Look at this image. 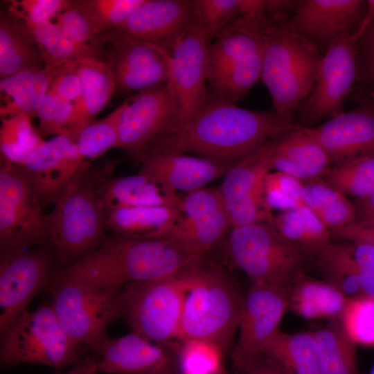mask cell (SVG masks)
Returning a JSON list of instances; mask_svg holds the SVG:
<instances>
[{"mask_svg": "<svg viewBox=\"0 0 374 374\" xmlns=\"http://www.w3.org/2000/svg\"><path fill=\"white\" fill-rule=\"evenodd\" d=\"M220 374H228V373L226 372V371H224V372H222V373H220Z\"/></svg>", "mask_w": 374, "mask_h": 374, "instance_id": "62", "label": "cell"}, {"mask_svg": "<svg viewBox=\"0 0 374 374\" xmlns=\"http://www.w3.org/2000/svg\"><path fill=\"white\" fill-rule=\"evenodd\" d=\"M359 66L358 81L374 85V21L356 40Z\"/></svg>", "mask_w": 374, "mask_h": 374, "instance_id": "51", "label": "cell"}, {"mask_svg": "<svg viewBox=\"0 0 374 374\" xmlns=\"http://www.w3.org/2000/svg\"><path fill=\"white\" fill-rule=\"evenodd\" d=\"M370 374H374V365H373V368H372V369H371V371L370 372Z\"/></svg>", "mask_w": 374, "mask_h": 374, "instance_id": "61", "label": "cell"}, {"mask_svg": "<svg viewBox=\"0 0 374 374\" xmlns=\"http://www.w3.org/2000/svg\"><path fill=\"white\" fill-rule=\"evenodd\" d=\"M294 127L274 109L250 110L208 95L188 122L147 145L238 163Z\"/></svg>", "mask_w": 374, "mask_h": 374, "instance_id": "1", "label": "cell"}, {"mask_svg": "<svg viewBox=\"0 0 374 374\" xmlns=\"http://www.w3.org/2000/svg\"><path fill=\"white\" fill-rule=\"evenodd\" d=\"M112 44L105 62L113 73L116 92L138 93L168 81V53L134 41L119 40Z\"/></svg>", "mask_w": 374, "mask_h": 374, "instance_id": "22", "label": "cell"}, {"mask_svg": "<svg viewBox=\"0 0 374 374\" xmlns=\"http://www.w3.org/2000/svg\"><path fill=\"white\" fill-rule=\"evenodd\" d=\"M346 196L327 184L312 183L303 185L301 192V203L314 213Z\"/></svg>", "mask_w": 374, "mask_h": 374, "instance_id": "54", "label": "cell"}, {"mask_svg": "<svg viewBox=\"0 0 374 374\" xmlns=\"http://www.w3.org/2000/svg\"><path fill=\"white\" fill-rule=\"evenodd\" d=\"M177 353V363L182 374H220L225 371L224 350L202 339L182 341Z\"/></svg>", "mask_w": 374, "mask_h": 374, "instance_id": "44", "label": "cell"}, {"mask_svg": "<svg viewBox=\"0 0 374 374\" xmlns=\"http://www.w3.org/2000/svg\"><path fill=\"white\" fill-rule=\"evenodd\" d=\"M70 6L71 0H14L8 11L12 20L35 24L53 21Z\"/></svg>", "mask_w": 374, "mask_h": 374, "instance_id": "49", "label": "cell"}, {"mask_svg": "<svg viewBox=\"0 0 374 374\" xmlns=\"http://www.w3.org/2000/svg\"><path fill=\"white\" fill-rule=\"evenodd\" d=\"M355 219L354 222L374 225V194L353 203Z\"/></svg>", "mask_w": 374, "mask_h": 374, "instance_id": "56", "label": "cell"}, {"mask_svg": "<svg viewBox=\"0 0 374 374\" xmlns=\"http://www.w3.org/2000/svg\"><path fill=\"white\" fill-rule=\"evenodd\" d=\"M73 107V104L58 98L49 88L36 114L41 136H54L66 132Z\"/></svg>", "mask_w": 374, "mask_h": 374, "instance_id": "48", "label": "cell"}, {"mask_svg": "<svg viewBox=\"0 0 374 374\" xmlns=\"http://www.w3.org/2000/svg\"><path fill=\"white\" fill-rule=\"evenodd\" d=\"M11 21L14 28L39 49L47 65L60 67L69 62L93 57L76 46L53 21L34 24Z\"/></svg>", "mask_w": 374, "mask_h": 374, "instance_id": "35", "label": "cell"}, {"mask_svg": "<svg viewBox=\"0 0 374 374\" xmlns=\"http://www.w3.org/2000/svg\"><path fill=\"white\" fill-rule=\"evenodd\" d=\"M328 282L348 298L362 294L359 269L350 244L331 242L315 253Z\"/></svg>", "mask_w": 374, "mask_h": 374, "instance_id": "38", "label": "cell"}, {"mask_svg": "<svg viewBox=\"0 0 374 374\" xmlns=\"http://www.w3.org/2000/svg\"><path fill=\"white\" fill-rule=\"evenodd\" d=\"M269 19L261 78L271 96L274 109L292 122L299 105L312 89L323 55L292 30L287 21Z\"/></svg>", "mask_w": 374, "mask_h": 374, "instance_id": "4", "label": "cell"}, {"mask_svg": "<svg viewBox=\"0 0 374 374\" xmlns=\"http://www.w3.org/2000/svg\"><path fill=\"white\" fill-rule=\"evenodd\" d=\"M356 42L352 32L342 33L323 55L317 80L297 112L303 127L344 112V102L358 81Z\"/></svg>", "mask_w": 374, "mask_h": 374, "instance_id": "11", "label": "cell"}, {"mask_svg": "<svg viewBox=\"0 0 374 374\" xmlns=\"http://www.w3.org/2000/svg\"><path fill=\"white\" fill-rule=\"evenodd\" d=\"M312 333L319 374H358L356 344L339 319Z\"/></svg>", "mask_w": 374, "mask_h": 374, "instance_id": "33", "label": "cell"}, {"mask_svg": "<svg viewBox=\"0 0 374 374\" xmlns=\"http://www.w3.org/2000/svg\"><path fill=\"white\" fill-rule=\"evenodd\" d=\"M303 128L336 164L374 153V104L370 100L321 125Z\"/></svg>", "mask_w": 374, "mask_h": 374, "instance_id": "23", "label": "cell"}, {"mask_svg": "<svg viewBox=\"0 0 374 374\" xmlns=\"http://www.w3.org/2000/svg\"><path fill=\"white\" fill-rule=\"evenodd\" d=\"M127 99L103 118L80 130L76 136L79 153L89 165L108 150L118 148L119 120Z\"/></svg>", "mask_w": 374, "mask_h": 374, "instance_id": "42", "label": "cell"}, {"mask_svg": "<svg viewBox=\"0 0 374 374\" xmlns=\"http://www.w3.org/2000/svg\"><path fill=\"white\" fill-rule=\"evenodd\" d=\"M178 125L177 111L168 82L141 91L127 98L121 115L118 148L134 157Z\"/></svg>", "mask_w": 374, "mask_h": 374, "instance_id": "16", "label": "cell"}, {"mask_svg": "<svg viewBox=\"0 0 374 374\" xmlns=\"http://www.w3.org/2000/svg\"><path fill=\"white\" fill-rule=\"evenodd\" d=\"M258 358L287 374H319L312 332L285 333L278 330Z\"/></svg>", "mask_w": 374, "mask_h": 374, "instance_id": "31", "label": "cell"}, {"mask_svg": "<svg viewBox=\"0 0 374 374\" xmlns=\"http://www.w3.org/2000/svg\"><path fill=\"white\" fill-rule=\"evenodd\" d=\"M55 23L76 46L90 57L102 59L100 55L105 44L108 42L107 36L97 34L87 18L72 6L71 0L70 8L60 13Z\"/></svg>", "mask_w": 374, "mask_h": 374, "instance_id": "46", "label": "cell"}, {"mask_svg": "<svg viewBox=\"0 0 374 374\" xmlns=\"http://www.w3.org/2000/svg\"><path fill=\"white\" fill-rule=\"evenodd\" d=\"M354 258L360 278L362 292L374 296V244L352 242Z\"/></svg>", "mask_w": 374, "mask_h": 374, "instance_id": "52", "label": "cell"}, {"mask_svg": "<svg viewBox=\"0 0 374 374\" xmlns=\"http://www.w3.org/2000/svg\"><path fill=\"white\" fill-rule=\"evenodd\" d=\"M348 297L328 281L300 274L289 287V307L307 319H339Z\"/></svg>", "mask_w": 374, "mask_h": 374, "instance_id": "32", "label": "cell"}, {"mask_svg": "<svg viewBox=\"0 0 374 374\" xmlns=\"http://www.w3.org/2000/svg\"><path fill=\"white\" fill-rule=\"evenodd\" d=\"M323 225L330 231H338L355 222L354 205L346 196L325 208L315 213Z\"/></svg>", "mask_w": 374, "mask_h": 374, "instance_id": "53", "label": "cell"}, {"mask_svg": "<svg viewBox=\"0 0 374 374\" xmlns=\"http://www.w3.org/2000/svg\"><path fill=\"white\" fill-rule=\"evenodd\" d=\"M365 12L357 26L354 33H352L353 39L356 40L363 34L370 24L374 21V0H368Z\"/></svg>", "mask_w": 374, "mask_h": 374, "instance_id": "59", "label": "cell"}, {"mask_svg": "<svg viewBox=\"0 0 374 374\" xmlns=\"http://www.w3.org/2000/svg\"><path fill=\"white\" fill-rule=\"evenodd\" d=\"M228 252L251 282L289 288L301 274L306 253L284 238L270 221L232 227Z\"/></svg>", "mask_w": 374, "mask_h": 374, "instance_id": "8", "label": "cell"}, {"mask_svg": "<svg viewBox=\"0 0 374 374\" xmlns=\"http://www.w3.org/2000/svg\"><path fill=\"white\" fill-rule=\"evenodd\" d=\"M169 374H182V373H169Z\"/></svg>", "mask_w": 374, "mask_h": 374, "instance_id": "63", "label": "cell"}, {"mask_svg": "<svg viewBox=\"0 0 374 374\" xmlns=\"http://www.w3.org/2000/svg\"><path fill=\"white\" fill-rule=\"evenodd\" d=\"M53 247L49 215L28 179L1 158L0 250Z\"/></svg>", "mask_w": 374, "mask_h": 374, "instance_id": "10", "label": "cell"}, {"mask_svg": "<svg viewBox=\"0 0 374 374\" xmlns=\"http://www.w3.org/2000/svg\"><path fill=\"white\" fill-rule=\"evenodd\" d=\"M370 96L371 98L369 100L374 104V85L371 87Z\"/></svg>", "mask_w": 374, "mask_h": 374, "instance_id": "60", "label": "cell"}, {"mask_svg": "<svg viewBox=\"0 0 374 374\" xmlns=\"http://www.w3.org/2000/svg\"><path fill=\"white\" fill-rule=\"evenodd\" d=\"M193 14L211 42L231 20L238 16L257 15L258 0H191Z\"/></svg>", "mask_w": 374, "mask_h": 374, "instance_id": "41", "label": "cell"}, {"mask_svg": "<svg viewBox=\"0 0 374 374\" xmlns=\"http://www.w3.org/2000/svg\"><path fill=\"white\" fill-rule=\"evenodd\" d=\"M94 355L98 371L112 374H169L177 364L165 345L133 332L109 338Z\"/></svg>", "mask_w": 374, "mask_h": 374, "instance_id": "24", "label": "cell"}, {"mask_svg": "<svg viewBox=\"0 0 374 374\" xmlns=\"http://www.w3.org/2000/svg\"><path fill=\"white\" fill-rule=\"evenodd\" d=\"M55 260L48 247L0 250V332L28 310Z\"/></svg>", "mask_w": 374, "mask_h": 374, "instance_id": "13", "label": "cell"}, {"mask_svg": "<svg viewBox=\"0 0 374 374\" xmlns=\"http://www.w3.org/2000/svg\"><path fill=\"white\" fill-rule=\"evenodd\" d=\"M193 17L191 0H145L107 41L138 42L170 53Z\"/></svg>", "mask_w": 374, "mask_h": 374, "instance_id": "18", "label": "cell"}, {"mask_svg": "<svg viewBox=\"0 0 374 374\" xmlns=\"http://www.w3.org/2000/svg\"><path fill=\"white\" fill-rule=\"evenodd\" d=\"M76 136L66 132L44 140L23 163L15 165L42 204H55L71 183L91 166L78 152Z\"/></svg>", "mask_w": 374, "mask_h": 374, "instance_id": "15", "label": "cell"}, {"mask_svg": "<svg viewBox=\"0 0 374 374\" xmlns=\"http://www.w3.org/2000/svg\"><path fill=\"white\" fill-rule=\"evenodd\" d=\"M31 118L24 114L1 118V158L21 165L44 141L33 126Z\"/></svg>", "mask_w": 374, "mask_h": 374, "instance_id": "40", "label": "cell"}, {"mask_svg": "<svg viewBox=\"0 0 374 374\" xmlns=\"http://www.w3.org/2000/svg\"><path fill=\"white\" fill-rule=\"evenodd\" d=\"M122 288H96L57 274L51 306L69 336L96 355L109 338L108 326L122 316Z\"/></svg>", "mask_w": 374, "mask_h": 374, "instance_id": "9", "label": "cell"}, {"mask_svg": "<svg viewBox=\"0 0 374 374\" xmlns=\"http://www.w3.org/2000/svg\"><path fill=\"white\" fill-rule=\"evenodd\" d=\"M326 184L344 195L362 199L374 194V153L359 155L325 174Z\"/></svg>", "mask_w": 374, "mask_h": 374, "instance_id": "39", "label": "cell"}, {"mask_svg": "<svg viewBox=\"0 0 374 374\" xmlns=\"http://www.w3.org/2000/svg\"><path fill=\"white\" fill-rule=\"evenodd\" d=\"M171 239L107 238L87 258L58 274L96 288H122L133 283L178 275L201 261Z\"/></svg>", "mask_w": 374, "mask_h": 374, "instance_id": "2", "label": "cell"}, {"mask_svg": "<svg viewBox=\"0 0 374 374\" xmlns=\"http://www.w3.org/2000/svg\"><path fill=\"white\" fill-rule=\"evenodd\" d=\"M265 42L242 60L209 82L211 96L233 104L244 98L261 78Z\"/></svg>", "mask_w": 374, "mask_h": 374, "instance_id": "37", "label": "cell"}, {"mask_svg": "<svg viewBox=\"0 0 374 374\" xmlns=\"http://www.w3.org/2000/svg\"><path fill=\"white\" fill-rule=\"evenodd\" d=\"M237 368L242 374H287L271 364L258 358Z\"/></svg>", "mask_w": 374, "mask_h": 374, "instance_id": "57", "label": "cell"}, {"mask_svg": "<svg viewBox=\"0 0 374 374\" xmlns=\"http://www.w3.org/2000/svg\"><path fill=\"white\" fill-rule=\"evenodd\" d=\"M105 164H91L81 172L48 214L56 261L63 267L87 258L107 238V213L98 191Z\"/></svg>", "mask_w": 374, "mask_h": 374, "instance_id": "3", "label": "cell"}, {"mask_svg": "<svg viewBox=\"0 0 374 374\" xmlns=\"http://www.w3.org/2000/svg\"><path fill=\"white\" fill-rule=\"evenodd\" d=\"M181 218L179 208L121 206L107 213V230L113 236L136 239H170Z\"/></svg>", "mask_w": 374, "mask_h": 374, "instance_id": "29", "label": "cell"}, {"mask_svg": "<svg viewBox=\"0 0 374 374\" xmlns=\"http://www.w3.org/2000/svg\"><path fill=\"white\" fill-rule=\"evenodd\" d=\"M179 208L181 218L170 239L194 255L203 256L232 228L218 188L187 193Z\"/></svg>", "mask_w": 374, "mask_h": 374, "instance_id": "19", "label": "cell"}, {"mask_svg": "<svg viewBox=\"0 0 374 374\" xmlns=\"http://www.w3.org/2000/svg\"><path fill=\"white\" fill-rule=\"evenodd\" d=\"M0 334L1 361L7 366L30 363L60 370L84 357L82 345L69 336L51 305L26 310Z\"/></svg>", "mask_w": 374, "mask_h": 374, "instance_id": "6", "label": "cell"}, {"mask_svg": "<svg viewBox=\"0 0 374 374\" xmlns=\"http://www.w3.org/2000/svg\"><path fill=\"white\" fill-rule=\"evenodd\" d=\"M266 14L238 16L215 36L208 48V82L216 79L265 42L269 24Z\"/></svg>", "mask_w": 374, "mask_h": 374, "instance_id": "26", "label": "cell"}, {"mask_svg": "<svg viewBox=\"0 0 374 374\" xmlns=\"http://www.w3.org/2000/svg\"><path fill=\"white\" fill-rule=\"evenodd\" d=\"M200 262L193 268L179 339L206 340L225 351L238 328L244 298L222 272Z\"/></svg>", "mask_w": 374, "mask_h": 374, "instance_id": "5", "label": "cell"}, {"mask_svg": "<svg viewBox=\"0 0 374 374\" xmlns=\"http://www.w3.org/2000/svg\"><path fill=\"white\" fill-rule=\"evenodd\" d=\"M289 307V288L251 282L244 297L239 336L232 354L236 368L256 359L278 330Z\"/></svg>", "mask_w": 374, "mask_h": 374, "instance_id": "17", "label": "cell"}, {"mask_svg": "<svg viewBox=\"0 0 374 374\" xmlns=\"http://www.w3.org/2000/svg\"><path fill=\"white\" fill-rule=\"evenodd\" d=\"M335 233L351 242H367L374 244V225L353 222Z\"/></svg>", "mask_w": 374, "mask_h": 374, "instance_id": "55", "label": "cell"}, {"mask_svg": "<svg viewBox=\"0 0 374 374\" xmlns=\"http://www.w3.org/2000/svg\"><path fill=\"white\" fill-rule=\"evenodd\" d=\"M145 0H71V5L89 20L94 31L101 35L119 26Z\"/></svg>", "mask_w": 374, "mask_h": 374, "instance_id": "43", "label": "cell"}, {"mask_svg": "<svg viewBox=\"0 0 374 374\" xmlns=\"http://www.w3.org/2000/svg\"><path fill=\"white\" fill-rule=\"evenodd\" d=\"M118 159H110L98 181V191L108 213L121 206H170L179 208L181 197L150 175L139 171L125 177H112Z\"/></svg>", "mask_w": 374, "mask_h": 374, "instance_id": "25", "label": "cell"}, {"mask_svg": "<svg viewBox=\"0 0 374 374\" xmlns=\"http://www.w3.org/2000/svg\"><path fill=\"white\" fill-rule=\"evenodd\" d=\"M339 320L355 344L374 345V296L349 298Z\"/></svg>", "mask_w": 374, "mask_h": 374, "instance_id": "45", "label": "cell"}, {"mask_svg": "<svg viewBox=\"0 0 374 374\" xmlns=\"http://www.w3.org/2000/svg\"><path fill=\"white\" fill-rule=\"evenodd\" d=\"M209 44L204 28L193 16L169 53L168 82L177 111L178 127L193 118L208 98Z\"/></svg>", "mask_w": 374, "mask_h": 374, "instance_id": "12", "label": "cell"}, {"mask_svg": "<svg viewBox=\"0 0 374 374\" xmlns=\"http://www.w3.org/2000/svg\"><path fill=\"white\" fill-rule=\"evenodd\" d=\"M269 221L284 238L307 253L315 254L330 242V231L315 213L304 205L272 215Z\"/></svg>", "mask_w": 374, "mask_h": 374, "instance_id": "34", "label": "cell"}, {"mask_svg": "<svg viewBox=\"0 0 374 374\" xmlns=\"http://www.w3.org/2000/svg\"><path fill=\"white\" fill-rule=\"evenodd\" d=\"M272 170L301 181L325 175L330 158L302 126H295L271 141Z\"/></svg>", "mask_w": 374, "mask_h": 374, "instance_id": "27", "label": "cell"}, {"mask_svg": "<svg viewBox=\"0 0 374 374\" xmlns=\"http://www.w3.org/2000/svg\"><path fill=\"white\" fill-rule=\"evenodd\" d=\"M78 61L69 62L60 66L50 86L58 98L73 105L81 91Z\"/></svg>", "mask_w": 374, "mask_h": 374, "instance_id": "50", "label": "cell"}, {"mask_svg": "<svg viewBox=\"0 0 374 374\" xmlns=\"http://www.w3.org/2000/svg\"><path fill=\"white\" fill-rule=\"evenodd\" d=\"M366 8L363 0H301L287 24L323 55L342 33L358 25Z\"/></svg>", "mask_w": 374, "mask_h": 374, "instance_id": "21", "label": "cell"}, {"mask_svg": "<svg viewBox=\"0 0 374 374\" xmlns=\"http://www.w3.org/2000/svg\"><path fill=\"white\" fill-rule=\"evenodd\" d=\"M45 65L44 57L39 49L14 28L11 19L1 14L0 18L1 79L24 70L42 69Z\"/></svg>", "mask_w": 374, "mask_h": 374, "instance_id": "36", "label": "cell"}, {"mask_svg": "<svg viewBox=\"0 0 374 374\" xmlns=\"http://www.w3.org/2000/svg\"><path fill=\"white\" fill-rule=\"evenodd\" d=\"M98 373L94 355H88L62 374H96Z\"/></svg>", "mask_w": 374, "mask_h": 374, "instance_id": "58", "label": "cell"}, {"mask_svg": "<svg viewBox=\"0 0 374 374\" xmlns=\"http://www.w3.org/2000/svg\"><path fill=\"white\" fill-rule=\"evenodd\" d=\"M134 158L142 163L139 171L177 193L182 190L187 193L203 188L207 184L224 176L237 163L150 146L145 147Z\"/></svg>", "mask_w": 374, "mask_h": 374, "instance_id": "20", "label": "cell"}, {"mask_svg": "<svg viewBox=\"0 0 374 374\" xmlns=\"http://www.w3.org/2000/svg\"><path fill=\"white\" fill-rule=\"evenodd\" d=\"M59 69L46 64L42 69L24 70L0 79L3 101L1 118L18 114L36 116Z\"/></svg>", "mask_w": 374, "mask_h": 374, "instance_id": "30", "label": "cell"}, {"mask_svg": "<svg viewBox=\"0 0 374 374\" xmlns=\"http://www.w3.org/2000/svg\"><path fill=\"white\" fill-rule=\"evenodd\" d=\"M81 91L73 104L66 132L76 134L94 121L116 92L112 70L105 60L86 57L78 61Z\"/></svg>", "mask_w": 374, "mask_h": 374, "instance_id": "28", "label": "cell"}, {"mask_svg": "<svg viewBox=\"0 0 374 374\" xmlns=\"http://www.w3.org/2000/svg\"><path fill=\"white\" fill-rule=\"evenodd\" d=\"M271 141L234 164L217 187L232 227L269 221L264 198L265 176L272 170Z\"/></svg>", "mask_w": 374, "mask_h": 374, "instance_id": "14", "label": "cell"}, {"mask_svg": "<svg viewBox=\"0 0 374 374\" xmlns=\"http://www.w3.org/2000/svg\"><path fill=\"white\" fill-rule=\"evenodd\" d=\"M301 181L285 173L269 172L265 178L263 193L268 209L287 211L303 205L301 192Z\"/></svg>", "mask_w": 374, "mask_h": 374, "instance_id": "47", "label": "cell"}, {"mask_svg": "<svg viewBox=\"0 0 374 374\" xmlns=\"http://www.w3.org/2000/svg\"><path fill=\"white\" fill-rule=\"evenodd\" d=\"M196 265L172 277L123 287L122 316L132 332L162 345L179 338L185 298Z\"/></svg>", "mask_w": 374, "mask_h": 374, "instance_id": "7", "label": "cell"}]
</instances>
